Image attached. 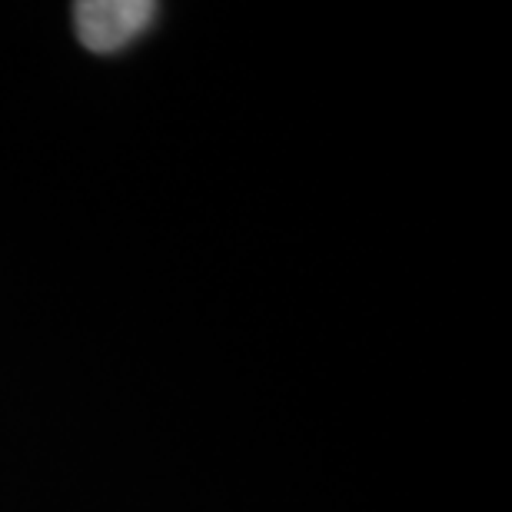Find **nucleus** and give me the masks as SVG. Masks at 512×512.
<instances>
[{"mask_svg":"<svg viewBox=\"0 0 512 512\" xmlns=\"http://www.w3.org/2000/svg\"><path fill=\"white\" fill-rule=\"evenodd\" d=\"M160 14L150 0H80L74 4L77 37L90 54H117L130 47Z\"/></svg>","mask_w":512,"mask_h":512,"instance_id":"f257e3e1","label":"nucleus"}]
</instances>
